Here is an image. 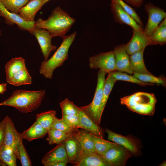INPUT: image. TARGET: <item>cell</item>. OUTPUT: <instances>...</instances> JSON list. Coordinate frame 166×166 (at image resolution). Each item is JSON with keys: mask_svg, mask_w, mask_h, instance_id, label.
I'll return each mask as SVG.
<instances>
[{"mask_svg": "<svg viewBox=\"0 0 166 166\" xmlns=\"http://www.w3.org/2000/svg\"><path fill=\"white\" fill-rule=\"evenodd\" d=\"M75 22L74 18L58 6L52 11L47 19L39 18L35 21V28L46 30L53 37L59 36L63 38Z\"/></svg>", "mask_w": 166, "mask_h": 166, "instance_id": "obj_1", "label": "cell"}, {"mask_svg": "<svg viewBox=\"0 0 166 166\" xmlns=\"http://www.w3.org/2000/svg\"><path fill=\"white\" fill-rule=\"evenodd\" d=\"M45 93L44 90L30 91L16 89L10 97L0 103V106L13 107L22 113H30L39 107Z\"/></svg>", "mask_w": 166, "mask_h": 166, "instance_id": "obj_2", "label": "cell"}, {"mask_svg": "<svg viewBox=\"0 0 166 166\" xmlns=\"http://www.w3.org/2000/svg\"><path fill=\"white\" fill-rule=\"evenodd\" d=\"M76 35L77 31H75L62 38L61 44L51 57L42 62L39 70L40 74L46 78H52L55 69L61 66L68 58L69 48L75 40Z\"/></svg>", "mask_w": 166, "mask_h": 166, "instance_id": "obj_3", "label": "cell"}, {"mask_svg": "<svg viewBox=\"0 0 166 166\" xmlns=\"http://www.w3.org/2000/svg\"><path fill=\"white\" fill-rule=\"evenodd\" d=\"M157 100L153 93L138 92L120 99L121 104L130 111L143 115L152 116L155 110Z\"/></svg>", "mask_w": 166, "mask_h": 166, "instance_id": "obj_4", "label": "cell"}, {"mask_svg": "<svg viewBox=\"0 0 166 166\" xmlns=\"http://www.w3.org/2000/svg\"><path fill=\"white\" fill-rule=\"evenodd\" d=\"M107 73L99 69L97 73V86L93 99L88 105L79 108L93 121L99 125L101 116L100 114L101 106L102 100L103 88Z\"/></svg>", "mask_w": 166, "mask_h": 166, "instance_id": "obj_5", "label": "cell"}, {"mask_svg": "<svg viewBox=\"0 0 166 166\" xmlns=\"http://www.w3.org/2000/svg\"><path fill=\"white\" fill-rule=\"evenodd\" d=\"M89 66L92 69H100L108 73L116 70L113 51L101 53L90 57Z\"/></svg>", "mask_w": 166, "mask_h": 166, "instance_id": "obj_6", "label": "cell"}, {"mask_svg": "<svg viewBox=\"0 0 166 166\" xmlns=\"http://www.w3.org/2000/svg\"><path fill=\"white\" fill-rule=\"evenodd\" d=\"M144 9L148 14V19L144 31L145 34L149 36L166 17V12L163 9L150 2L145 5Z\"/></svg>", "mask_w": 166, "mask_h": 166, "instance_id": "obj_7", "label": "cell"}, {"mask_svg": "<svg viewBox=\"0 0 166 166\" xmlns=\"http://www.w3.org/2000/svg\"><path fill=\"white\" fill-rule=\"evenodd\" d=\"M5 118V132L3 144L11 148L17 156L19 147L23 143V139L21 133L16 130L11 119L8 116H6Z\"/></svg>", "mask_w": 166, "mask_h": 166, "instance_id": "obj_8", "label": "cell"}, {"mask_svg": "<svg viewBox=\"0 0 166 166\" xmlns=\"http://www.w3.org/2000/svg\"><path fill=\"white\" fill-rule=\"evenodd\" d=\"M133 155L126 148L118 145L109 149L102 156L109 166H123Z\"/></svg>", "mask_w": 166, "mask_h": 166, "instance_id": "obj_9", "label": "cell"}, {"mask_svg": "<svg viewBox=\"0 0 166 166\" xmlns=\"http://www.w3.org/2000/svg\"><path fill=\"white\" fill-rule=\"evenodd\" d=\"M144 30H138L132 29V35L130 40L125 44V48L128 55L139 51L149 45H154Z\"/></svg>", "mask_w": 166, "mask_h": 166, "instance_id": "obj_10", "label": "cell"}, {"mask_svg": "<svg viewBox=\"0 0 166 166\" xmlns=\"http://www.w3.org/2000/svg\"><path fill=\"white\" fill-rule=\"evenodd\" d=\"M108 134L107 139L118 145L123 146L130 151L133 155H138L140 152V147L137 140L132 137L124 136L105 129Z\"/></svg>", "mask_w": 166, "mask_h": 166, "instance_id": "obj_11", "label": "cell"}, {"mask_svg": "<svg viewBox=\"0 0 166 166\" xmlns=\"http://www.w3.org/2000/svg\"><path fill=\"white\" fill-rule=\"evenodd\" d=\"M31 34L36 38L43 54L44 61H47L50 53L56 49L57 46L52 44L51 39L53 38L49 32L45 29L35 28Z\"/></svg>", "mask_w": 166, "mask_h": 166, "instance_id": "obj_12", "label": "cell"}, {"mask_svg": "<svg viewBox=\"0 0 166 166\" xmlns=\"http://www.w3.org/2000/svg\"><path fill=\"white\" fill-rule=\"evenodd\" d=\"M64 142L68 162L75 166L79 162L84 150L73 134L69 135Z\"/></svg>", "mask_w": 166, "mask_h": 166, "instance_id": "obj_13", "label": "cell"}, {"mask_svg": "<svg viewBox=\"0 0 166 166\" xmlns=\"http://www.w3.org/2000/svg\"><path fill=\"white\" fill-rule=\"evenodd\" d=\"M0 16L4 18L6 24L10 25L15 24L21 28L28 31L31 34L35 28V21H25L18 14L12 13L7 9L3 5L0 0Z\"/></svg>", "mask_w": 166, "mask_h": 166, "instance_id": "obj_14", "label": "cell"}, {"mask_svg": "<svg viewBox=\"0 0 166 166\" xmlns=\"http://www.w3.org/2000/svg\"><path fill=\"white\" fill-rule=\"evenodd\" d=\"M110 6L111 11L115 22L121 24L128 25L135 30H144L114 0H111Z\"/></svg>", "mask_w": 166, "mask_h": 166, "instance_id": "obj_15", "label": "cell"}, {"mask_svg": "<svg viewBox=\"0 0 166 166\" xmlns=\"http://www.w3.org/2000/svg\"><path fill=\"white\" fill-rule=\"evenodd\" d=\"M113 51L116 70L132 74L130 68L129 55L125 49V44L116 46Z\"/></svg>", "mask_w": 166, "mask_h": 166, "instance_id": "obj_16", "label": "cell"}, {"mask_svg": "<svg viewBox=\"0 0 166 166\" xmlns=\"http://www.w3.org/2000/svg\"><path fill=\"white\" fill-rule=\"evenodd\" d=\"M60 162H68L64 141L47 153L42 160V164L48 166L51 164Z\"/></svg>", "mask_w": 166, "mask_h": 166, "instance_id": "obj_17", "label": "cell"}, {"mask_svg": "<svg viewBox=\"0 0 166 166\" xmlns=\"http://www.w3.org/2000/svg\"><path fill=\"white\" fill-rule=\"evenodd\" d=\"M82 128L98 137L103 138L105 131L78 107L77 114Z\"/></svg>", "mask_w": 166, "mask_h": 166, "instance_id": "obj_18", "label": "cell"}, {"mask_svg": "<svg viewBox=\"0 0 166 166\" xmlns=\"http://www.w3.org/2000/svg\"><path fill=\"white\" fill-rule=\"evenodd\" d=\"M75 166H109L102 155L84 150L79 162Z\"/></svg>", "mask_w": 166, "mask_h": 166, "instance_id": "obj_19", "label": "cell"}, {"mask_svg": "<svg viewBox=\"0 0 166 166\" xmlns=\"http://www.w3.org/2000/svg\"><path fill=\"white\" fill-rule=\"evenodd\" d=\"M42 0H31L19 10L18 14L24 21L34 22L37 13L42 6Z\"/></svg>", "mask_w": 166, "mask_h": 166, "instance_id": "obj_20", "label": "cell"}, {"mask_svg": "<svg viewBox=\"0 0 166 166\" xmlns=\"http://www.w3.org/2000/svg\"><path fill=\"white\" fill-rule=\"evenodd\" d=\"M145 49L129 55L130 68L132 73L152 74L147 69L144 60Z\"/></svg>", "mask_w": 166, "mask_h": 166, "instance_id": "obj_21", "label": "cell"}, {"mask_svg": "<svg viewBox=\"0 0 166 166\" xmlns=\"http://www.w3.org/2000/svg\"><path fill=\"white\" fill-rule=\"evenodd\" d=\"M73 134L79 142L84 150L96 152L91 133L84 129L77 128L75 129Z\"/></svg>", "mask_w": 166, "mask_h": 166, "instance_id": "obj_22", "label": "cell"}, {"mask_svg": "<svg viewBox=\"0 0 166 166\" xmlns=\"http://www.w3.org/2000/svg\"><path fill=\"white\" fill-rule=\"evenodd\" d=\"M47 129L36 121L29 128L22 132L21 134L23 139L31 141L43 138L47 133Z\"/></svg>", "mask_w": 166, "mask_h": 166, "instance_id": "obj_23", "label": "cell"}, {"mask_svg": "<svg viewBox=\"0 0 166 166\" xmlns=\"http://www.w3.org/2000/svg\"><path fill=\"white\" fill-rule=\"evenodd\" d=\"M32 77L26 68L22 69L6 79L9 84L16 86L31 84Z\"/></svg>", "mask_w": 166, "mask_h": 166, "instance_id": "obj_24", "label": "cell"}, {"mask_svg": "<svg viewBox=\"0 0 166 166\" xmlns=\"http://www.w3.org/2000/svg\"><path fill=\"white\" fill-rule=\"evenodd\" d=\"M149 37L154 45L166 43V17L160 23Z\"/></svg>", "mask_w": 166, "mask_h": 166, "instance_id": "obj_25", "label": "cell"}, {"mask_svg": "<svg viewBox=\"0 0 166 166\" xmlns=\"http://www.w3.org/2000/svg\"><path fill=\"white\" fill-rule=\"evenodd\" d=\"M26 68L25 60L22 57L12 58L5 66L6 79L19 71Z\"/></svg>", "mask_w": 166, "mask_h": 166, "instance_id": "obj_26", "label": "cell"}, {"mask_svg": "<svg viewBox=\"0 0 166 166\" xmlns=\"http://www.w3.org/2000/svg\"><path fill=\"white\" fill-rule=\"evenodd\" d=\"M17 158L13 150L3 144L0 146V159L6 166H16Z\"/></svg>", "mask_w": 166, "mask_h": 166, "instance_id": "obj_27", "label": "cell"}, {"mask_svg": "<svg viewBox=\"0 0 166 166\" xmlns=\"http://www.w3.org/2000/svg\"><path fill=\"white\" fill-rule=\"evenodd\" d=\"M94 149L96 153L103 155L111 148L117 145V144L106 140L92 134Z\"/></svg>", "mask_w": 166, "mask_h": 166, "instance_id": "obj_28", "label": "cell"}, {"mask_svg": "<svg viewBox=\"0 0 166 166\" xmlns=\"http://www.w3.org/2000/svg\"><path fill=\"white\" fill-rule=\"evenodd\" d=\"M56 114V112L53 110L38 114L36 116V121L48 130L50 128Z\"/></svg>", "mask_w": 166, "mask_h": 166, "instance_id": "obj_29", "label": "cell"}, {"mask_svg": "<svg viewBox=\"0 0 166 166\" xmlns=\"http://www.w3.org/2000/svg\"><path fill=\"white\" fill-rule=\"evenodd\" d=\"M117 81L109 74L108 73L105 79L103 88L102 100L101 106L100 114L102 115L110 94Z\"/></svg>", "mask_w": 166, "mask_h": 166, "instance_id": "obj_30", "label": "cell"}, {"mask_svg": "<svg viewBox=\"0 0 166 166\" xmlns=\"http://www.w3.org/2000/svg\"><path fill=\"white\" fill-rule=\"evenodd\" d=\"M108 73L110 74L117 81H122L136 84L142 86L153 85L154 84L142 81L133 76L128 75L126 73L115 70Z\"/></svg>", "mask_w": 166, "mask_h": 166, "instance_id": "obj_31", "label": "cell"}, {"mask_svg": "<svg viewBox=\"0 0 166 166\" xmlns=\"http://www.w3.org/2000/svg\"><path fill=\"white\" fill-rule=\"evenodd\" d=\"M47 134L48 136L46 140L50 145L61 144L69 135L60 130L54 129H49L48 130Z\"/></svg>", "mask_w": 166, "mask_h": 166, "instance_id": "obj_32", "label": "cell"}, {"mask_svg": "<svg viewBox=\"0 0 166 166\" xmlns=\"http://www.w3.org/2000/svg\"><path fill=\"white\" fill-rule=\"evenodd\" d=\"M3 5L12 13L18 14L21 9L29 2V0H0Z\"/></svg>", "mask_w": 166, "mask_h": 166, "instance_id": "obj_33", "label": "cell"}, {"mask_svg": "<svg viewBox=\"0 0 166 166\" xmlns=\"http://www.w3.org/2000/svg\"><path fill=\"white\" fill-rule=\"evenodd\" d=\"M133 76L138 79L144 82L156 84L161 85L165 87L166 86V78L163 77H157L152 74H140L133 73Z\"/></svg>", "mask_w": 166, "mask_h": 166, "instance_id": "obj_34", "label": "cell"}, {"mask_svg": "<svg viewBox=\"0 0 166 166\" xmlns=\"http://www.w3.org/2000/svg\"><path fill=\"white\" fill-rule=\"evenodd\" d=\"M62 115H77L78 107L68 98H65L60 103Z\"/></svg>", "mask_w": 166, "mask_h": 166, "instance_id": "obj_35", "label": "cell"}, {"mask_svg": "<svg viewBox=\"0 0 166 166\" xmlns=\"http://www.w3.org/2000/svg\"><path fill=\"white\" fill-rule=\"evenodd\" d=\"M116 1L127 13L130 15L141 27L144 24L136 11L122 0H114Z\"/></svg>", "mask_w": 166, "mask_h": 166, "instance_id": "obj_36", "label": "cell"}, {"mask_svg": "<svg viewBox=\"0 0 166 166\" xmlns=\"http://www.w3.org/2000/svg\"><path fill=\"white\" fill-rule=\"evenodd\" d=\"M50 129H56L68 134H73L75 128H71L65 123L61 118L56 117Z\"/></svg>", "mask_w": 166, "mask_h": 166, "instance_id": "obj_37", "label": "cell"}, {"mask_svg": "<svg viewBox=\"0 0 166 166\" xmlns=\"http://www.w3.org/2000/svg\"><path fill=\"white\" fill-rule=\"evenodd\" d=\"M17 157L20 160L22 166H32V162L30 157L23 143L19 147Z\"/></svg>", "mask_w": 166, "mask_h": 166, "instance_id": "obj_38", "label": "cell"}, {"mask_svg": "<svg viewBox=\"0 0 166 166\" xmlns=\"http://www.w3.org/2000/svg\"><path fill=\"white\" fill-rule=\"evenodd\" d=\"M70 127L74 128H82L77 115H62L61 118Z\"/></svg>", "mask_w": 166, "mask_h": 166, "instance_id": "obj_39", "label": "cell"}, {"mask_svg": "<svg viewBox=\"0 0 166 166\" xmlns=\"http://www.w3.org/2000/svg\"><path fill=\"white\" fill-rule=\"evenodd\" d=\"M5 118L0 122V146L3 144L5 132Z\"/></svg>", "mask_w": 166, "mask_h": 166, "instance_id": "obj_40", "label": "cell"}, {"mask_svg": "<svg viewBox=\"0 0 166 166\" xmlns=\"http://www.w3.org/2000/svg\"><path fill=\"white\" fill-rule=\"evenodd\" d=\"M126 3L136 7H140L144 3L143 0H122Z\"/></svg>", "mask_w": 166, "mask_h": 166, "instance_id": "obj_41", "label": "cell"}, {"mask_svg": "<svg viewBox=\"0 0 166 166\" xmlns=\"http://www.w3.org/2000/svg\"><path fill=\"white\" fill-rule=\"evenodd\" d=\"M7 83H3L0 84V94H3L7 90Z\"/></svg>", "mask_w": 166, "mask_h": 166, "instance_id": "obj_42", "label": "cell"}, {"mask_svg": "<svg viewBox=\"0 0 166 166\" xmlns=\"http://www.w3.org/2000/svg\"><path fill=\"white\" fill-rule=\"evenodd\" d=\"M68 162H60L49 164L48 166H65Z\"/></svg>", "mask_w": 166, "mask_h": 166, "instance_id": "obj_43", "label": "cell"}, {"mask_svg": "<svg viewBox=\"0 0 166 166\" xmlns=\"http://www.w3.org/2000/svg\"><path fill=\"white\" fill-rule=\"evenodd\" d=\"M6 165L0 159V166H6Z\"/></svg>", "mask_w": 166, "mask_h": 166, "instance_id": "obj_44", "label": "cell"}, {"mask_svg": "<svg viewBox=\"0 0 166 166\" xmlns=\"http://www.w3.org/2000/svg\"><path fill=\"white\" fill-rule=\"evenodd\" d=\"M50 0H42V6L45 4L46 2L49 1Z\"/></svg>", "mask_w": 166, "mask_h": 166, "instance_id": "obj_45", "label": "cell"}, {"mask_svg": "<svg viewBox=\"0 0 166 166\" xmlns=\"http://www.w3.org/2000/svg\"><path fill=\"white\" fill-rule=\"evenodd\" d=\"M160 165V166H166V162H163Z\"/></svg>", "mask_w": 166, "mask_h": 166, "instance_id": "obj_46", "label": "cell"}, {"mask_svg": "<svg viewBox=\"0 0 166 166\" xmlns=\"http://www.w3.org/2000/svg\"><path fill=\"white\" fill-rule=\"evenodd\" d=\"M1 35H2V32L1 30H0V36Z\"/></svg>", "mask_w": 166, "mask_h": 166, "instance_id": "obj_47", "label": "cell"}, {"mask_svg": "<svg viewBox=\"0 0 166 166\" xmlns=\"http://www.w3.org/2000/svg\"><path fill=\"white\" fill-rule=\"evenodd\" d=\"M29 0L30 1V0H29Z\"/></svg>", "mask_w": 166, "mask_h": 166, "instance_id": "obj_48", "label": "cell"}]
</instances>
